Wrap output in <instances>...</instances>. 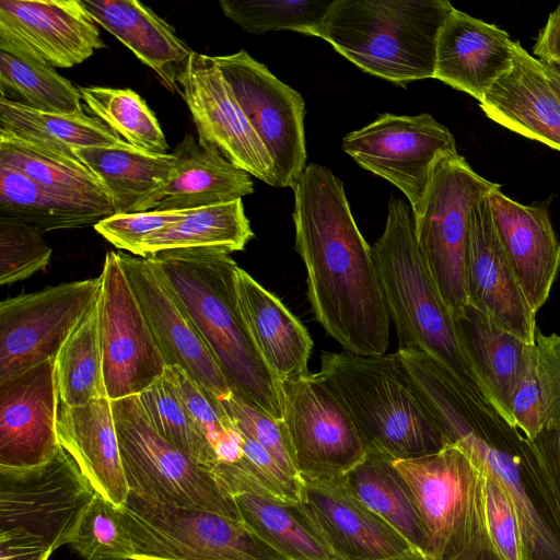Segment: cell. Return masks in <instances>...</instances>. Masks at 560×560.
Listing matches in <instances>:
<instances>
[{"mask_svg": "<svg viewBox=\"0 0 560 560\" xmlns=\"http://www.w3.org/2000/svg\"><path fill=\"white\" fill-rule=\"evenodd\" d=\"M293 192L295 250L316 319L347 352L384 355L389 312L372 247L357 226L342 182L311 163Z\"/></svg>", "mask_w": 560, "mask_h": 560, "instance_id": "obj_1", "label": "cell"}, {"mask_svg": "<svg viewBox=\"0 0 560 560\" xmlns=\"http://www.w3.org/2000/svg\"><path fill=\"white\" fill-rule=\"evenodd\" d=\"M149 258L186 307L232 393L282 420L280 383L262 361L243 317L238 266L230 254L167 250Z\"/></svg>", "mask_w": 560, "mask_h": 560, "instance_id": "obj_2", "label": "cell"}, {"mask_svg": "<svg viewBox=\"0 0 560 560\" xmlns=\"http://www.w3.org/2000/svg\"><path fill=\"white\" fill-rule=\"evenodd\" d=\"M447 0H334L314 36L362 71L406 86L433 79Z\"/></svg>", "mask_w": 560, "mask_h": 560, "instance_id": "obj_3", "label": "cell"}, {"mask_svg": "<svg viewBox=\"0 0 560 560\" xmlns=\"http://www.w3.org/2000/svg\"><path fill=\"white\" fill-rule=\"evenodd\" d=\"M316 375L347 411L366 454L409 460L446 445L394 354L325 352Z\"/></svg>", "mask_w": 560, "mask_h": 560, "instance_id": "obj_4", "label": "cell"}, {"mask_svg": "<svg viewBox=\"0 0 560 560\" xmlns=\"http://www.w3.org/2000/svg\"><path fill=\"white\" fill-rule=\"evenodd\" d=\"M372 252L398 349L428 354L460 383L481 393L452 313L418 246L412 209L402 199L389 198L385 229Z\"/></svg>", "mask_w": 560, "mask_h": 560, "instance_id": "obj_5", "label": "cell"}, {"mask_svg": "<svg viewBox=\"0 0 560 560\" xmlns=\"http://www.w3.org/2000/svg\"><path fill=\"white\" fill-rule=\"evenodd\" d=\"M112 408L129 493L153 503L241 520L234 495L210 469L152 429L137 395L112 400Z\"/></svg>", "mask_w": 560, "mask_h": 560, "instance_id": "obj_6", "label": "cell"}, {"mask_svg": "<svg viewBox=\"0 0 560 560\" xmlns=\"http://www.w3.org/2000/svg\"><path fill=\"white\" fill-rule=\"evenodd\" d=\"M394 465L411 490L428 560H451L487 528L485 478L459 446Z\"/></svg>", "mask_w": 560, "mask_h": 560, "instance_id": "obj_7", "label": "cell"}, {"mask_svg": "<svg viewBox=\"0 0 560 560\" xmlns=\"http://www.w3.org/2000/svg\"><path fill=\"white\" fill-rule=\"evenodd\" d=\"M120 509L132 560H289L241 520L153 503L132 493Z\"/></svg>", "mask_w": 560, "mask_h": 560, "instance_id": "obj_8", "label": "cell"}, {"mask_svg": "<svg viewBox=\"0 0 560 560\" xmlns=\"http://www.w3.org/2000/svg\"><path fill=\"white\" fill-rule=\"evenodd\" d=\"M499 186L478 175L457 151L446 153L436 162L425 197L412 212L418 246L452 316L468 304L465 257L470 212Z\"/></svg>", "mask_w": 560, "mask_h": 560, "instance_id": "obj_9", "label": "cell"}, {"mask_svg": "<svg viewBox=\"0 0 560 560\" xmlns=\"http://www.w3.org/2000/svg\"><path fill=\"white\" fill-rule=\"evenodd\" d=\"M96 492L62 447L38 466L0 468V541L69 545Z\"/></svg>", "mask_w": 560, "mask_h": 560, "instance_id": "obj_10", "label": "cell"}, {"mask_svg": "<svg viewBox=\"0 0 560 560\" xmlns=\"http://www.w3.org/2000/svg\"><path fill=\"white\" fill-rule=\"evenodd\" d=\"M102 276L59 283L0 303V383L49 359L96 304Z\"/></svg>", "mask_w": 560, "mask_h": 560, "instance_id": "obj_11", "label": "cell"}, {"mask_svg": "<svg viewBox=\"0 0 560 560\" xmlns=\"http://www.w3.org/2000/svg\"><path fill=\"white\" fill-rule=\"evenodd\" d=\"M342 150L404 192L412 212L425 197L439 159L457 151L453 133L431 115L389 113L346 135Z\"/></svg>", "mask_w": 560, "mask_h": 560, "instance_id": "obj_12", "label": "cell"}, {"mask_svg": "<svg viewBox=\"0 0 560 560\" xmlns=\"http://www.w3.org/2000/svg\"><path fill=\"white\" fill-rule=\"evenodd\" d=\"M282 423L301 479L345 476L366 455L338 399L316 374L280 382Z\"/></svg>", "mask_w": 560, "mask_h": 560, "instance_id": "obj_13", "label": "cell"}, {"mask_svg": "<svg viewBox=\"0 0 560 560\" xmlns=\"http://www.w3.org/2000/svg\"><path fill=\"white\" fill-rule=\"evenodd\" d=\"M97 300L98 337L107 397L139 395L166 369L158 342L121 268L109 250Z\"/></svg>", "mask_w": 560, "mask_h": 560, "instance_id": "obj_14", "label": "cell"}, {"mask_svg": "<svg viewBox=\"0 0 560 560\" xmlns=\"http://www.w3.org/2000/svg\"><path fill=\"white\" fill-rule=\"evenodd\" d=\"M214 59L269 152L278 188H293L306 167L302 95L244 49Z\"/></svg>", "mask_w": 560, "mask_h": 560, "instance_id": "obj_15", "label": "cell"}, {"mask_svg": "<svg viewBox=\"0 0 560 560\" xmlns=\"http://www.w3.org/2000/svg\"><path fill=\"white\" fill-rule=\"evenodd\" d=\"M177 83L195 121L198 142L250 176L278 187L269 152L214 57L191 51Z\"/></svg>", "mask_w": 560, "mask_h": 560, "instance_id": "obj_16", "label": "cell"}, {"mask_svg": "<svg viewBox=\"0 0 560 560\" xmlns=\"http://www.w3.org/2000/svg\"><path fill=\"white\" fill-rule=\"evenodd\" d=\"M167 366L177 365L211 397L232 390L186 307L159 267L149 258L117 252Z\"/></svg>", "mask_w": 560, "mask_h": 560, "instance_id": "obj_17", "label": "cell"}, {"mask_svg": "<svg viewBox=\"0 0 560 560\" xmlns=\"http://www.w3.org/2000/svg\"><path fill=\"white\" fill-rule=\"evenodd\" d=\"M0 46L54 68H71L105 44L81 0H1Z\"/></svg>", "mask_w": 560, "mask_h": 560, "instance_id": "obj_18", "label": "cell"}, {"mask_svg": "<svg viewBox=\"0 0 560 560\" xmlns=\"http://www.w3.org/2000/svg\"><path fill=\"white\" fill-rule=\"evenodd\" d=\"M300 503L335 560H378L415 548L351 492L343 476L301 479Z\"/></svg>", "mask_w": 560, "mask_h": 560, "instance_id": "obj_19", "label": "cell"}, {"mask_svg": "<svg viewBox=\"0 0 560 560\" xmlns=\"http://www.w3.org/2000/svg\"><path fill=\"white\" fill-rule=\"evenodd\" d=\"M55 359L0 383V468H31L60 450Z\"/></svg>", "mask_w": 560, "mask_h": 560, "instance_id": "obj_20", "label": "cell"}, {"mask_svg": "<svg viewBox=\"0 0 560 560\" xmlns=\"http://www.w3.org/2000/svg\"><path fill=\"white\" fill-rule=\"evenodd\" d=\"M468 304L529 345L536 313L529 306L499 240L487 195L472 208L465 257Z\"/></svg>", "mask_w": 560, "mask_h": 560, "instance_id": "obj_21", "label": "cell"}, {"mask_svg": "<svg viewBox=\"0 0 560 560\" xmlns=\"http://www.w3.org/2000/svg\"><path fill=\"white\" fill-rule=\"evenodd\" d=\"M492 220L515 278L532 310L547 302L560 270V241L544 206L522 205L500 186L488 195Z\"/></svg>", "mask_w": 560, "mask_h": 560, "instance_id": "obj_22", "label": "cell"}, {"mask_svg": "<svg viewBox=\"0 0 560 560\" xmlns=\"http://www.w3.org/2000/svg\"><path fill=\"white\" fill-rule=\"evenodd\" d=\"M479 106L494 122L560 151V96L548 65L518 40L511 68L491 85Z\"/></svg>", "mask_w": 560, "mask_h": 560, "instance_id": "obj_23", "label": "cell"}, {"mask_svg": "<svg viewBox=\"0 0 560 560\" xmlns=\"http://www.w3.org/2000/svg\"><path fill=\"white\" fill-rule=\"evenodd\" d=\"M514 43L497 25L454 9L438 34L433 79L480 102L511 68Z\"/></svg>", "mask_w": 560, "mask_h": 560, "instance_id": "obj_24", "label": "cell"}, {"mask_svg": "<svg viewBox=\"0 0 560 560\" xmlns=\"http://www.w3.org/2000/svg\"><path fill=\"white\" fill-rule=\"evenodd\" d=\"M453 319L483 397L515 425L511 404L530 365L534 345L504 329L470 304L453 315Z\"/></svg>", "mask_w": 560, "mask_h": 560, "instance_id": "obj_25", "label": "cell"}, {"mask_svg": "<svg viewBox=\"0 0 560 560\" xmlns=\"http://www.w3.org/2000/svg\"><path fill=\"white\" fill-rule=\"evenodd\" d=\"M56 431L60 446L77 462L97 492L117 506L129 495L112 400L100 398L70 407L58 399Z\"/></svg>", "mask_w": 560, "mask_h": 560, "instance_id": "obj_26", "label": "cell"}, {"mask_svg": "<svg viewBox=\"0 0 560 560\" xmlns=\"http://www.w3.org/2000/svg\"><path fill=\"white\" fill-rule=\"evenodd\" d=\"M240 307L252 339L269 371L280 382L307 375L313 341L281 300L238 267Z\"/></svg>", "mask_w": 560, "mask_h": 560, "instance_id": "obj_27", "label": "cell"}, {"mask_svg": "<svg viewBox=\"0 0 560 560\" xmlns=\"http://www.w3.org/2000/svg\"><path fill=\"white\" fill-rule=\"evenodd\" d=\"M81 2L95 22L150 67L167 89L180 91L177 78L192 50L172 25L136 0Z\"/></svg>", "mask_w": 560, "mask_h": 560, "instance_id": "obj_28", "label": "cell"}, {"mask_svg": "<svg viewBox=\"0 0 560 560\" xmlns=\"http://www.w3.org/2000/svg\"><path fill=\"white\" fill-rule=\"evenodd\" d=\"M175 174L149 208L191 210L231 202L254 192L250 175L190 135L172 152Z\"/></svg>", "mask_w": 560, "mask_h": 560, "instance_id": "obj_29", "label": "cell"}, {"mask_svg": "<svg viewBox=\"0 0 560 560\" xmlns=\"http://www.w3.org/2000/svg\"><path fill=\"white\" fill-rule=\"evenodd\" d=\"M74 154L100 180L115 214L149 211L175 174L172 153H150L126 141L114 147L79 149Z\"/></svg>", "mask_w": 560, "mask_h": 560, "instance_id": "obj_30", "label": "cell"}, {"mask_svg": "<svg viewBox=\"0 0 560 560\" xmlns=\"http://www.w3.org/2000/svg\"><path fill=\"white\" fill-rule=\"evenodd\" d=\"M0 165L24 174L47 189L114 211L100 180L72 152L0 130Z\"/></svg>", "mask_w": 560, "mask_h": 560, "instance_id": "obj_31", "label": "cell"}, {"mask_svg": "<svg viewBox=\"0 0 560 560\" xmlns=\"http://www.w3.org/2000/svg\"><path fill=\"white\" fill-rule=\"evenodd\" d=\"M115 214L110 209L47 189L24 174L0 165V218L26 223L42 233L94 226Z\"/></svg>", "mask_w": 560, "mask_h": 560, "instance_id": "obj_32", "label": "cell"}, {"mask_svg": "<svg viewBox=\"0 0 560 560\" xmlns=\"http://www.w3.org/2000/svg\"><path fill=\"white\" fill-rule=\"evenodd\" d=\"M242 522L289 560H335L300 502L269 494H234Z\"/></svg>", "mask_w": 560, "mask_h": 560, "instance_id": "obj_33", "label": "cell"}, {"mask_svg": "<svg viewBox=\"0 0 560 560\" xmlns=\"http://www.w3.org/2000/svg\"><path fill=\"white\" fill-rule=\"evenodd\" d=\"M254 237L242 199L191 209L179 221L144 241L137 256L149 257L167 250H243Z\"/></svg>", "mask_w": 560, "mask_h": 560, "instance_id": "obj_34", "label": "cell"}, {"mask_svg": "<svg viewBox=\"0 0 560 560\" xmlns=\"http://www.w3.org/2000/svg\"><path fill=\"white\" fill-rule=\"evenodd\" d=\"M343 478L363 504L423 552L424 534L413 497L394 462L366 454Z\"/></svg>", "mask_w": 560, "mask_h": 560, "instance_id": "obj_35", "label": "cell"}, {"mask_svg": "<svg viewBox=\"0 0 560 560\" xmlns=\"http://www.w3.org/2000/svg\"><path fill=\"white\" fill-rule=\"evenodd\" d=\"M0 130L72 153L79 149L114 147L125 142L95 116L44 112L4 96H0Z\"/></svg>", "mask_w": 560, "mask_h": 560, "instance_id": "obj_36", "label": "cell"}, {"mask_svg": "<svg viewBox=\"0 0 560 560\" xmlns=\"http://www.w3.org/2000/svg\"><path fill=\"white\" fill-rule=\"evenodd\" d=\"M516 428L529 440L560 425V336L537 329L530 365L511 404Z\"/></svg>", "mask_w": 560, "mask_h": 560, "instance_id": "obj_37", "label": "cell"}, {"mask_svg": "<svg viewBox=\"0 0 560 560\" xmlns=\"http://www.w3.org/2000/svg\"><path fill=\"white\" fill-rule=\"evenodd\" d=\"M1 96L28 107L60 114H83L80 89L54 67L0 46Z\"/></svg>", "mask_w": 560, "mask_h": 560, "instance_id": "obj_38", "label": "cell"}, {"mask_svg": "<svg viewBox=\"0 0 560 560\" xmlns=\"http://www.w3.org/2000/svg\"><path fill=\"white\" fill-rule=\"evenodd\" d=\"M55 373L58 399L67 406L79 407L107 397L98 337L97 302L59 350L55 359Z\"/></svg>", "mask_w": 560, "mask_h": 560, "instance_id": "obj_39", "label": "cell"}, {"mask_svg": "<svg viewBox=\"0 0 560 560\" xmlns=\"http://www.w3.org/2000/svg\"><path fill=\"white\" fill-rule=\"evenodd\" d=\"M82 101L95 117L132 147L167 154L168 144L153 112L131 89L81 86Z\"/></svg>", "mask_w": 560, "mask_h": 560, "instance_id": "obj_40", "label": "cell"}, {"mask_svg": "<svg viewBox=\"0 0 560 560\" xmlns=\"http://www.w3.org/2000/svg\"><path fill=\"white\" fill-rule=\"evenodd\" d=\"M137 397L147 420L160 436L212 471L218 457L165 374Z\"/></svg>", "mask_w": 560, "mask_h": 560, "instance_id": "obj_41", "label": "cell"}, {"mask_svg": "<svg viewBox=\"0 0 560 560\" xmlns=\"http://www.w3.org/2000/svg\"><path fill=\"white\" fill-rule=\"evenodd\" d=\"M334 0H221L223 14L249 34L294 31L314 36Z\"/></svg>", "mask_w": 560, "mask_h": 560, "instance_id": "obj_42", "label": "cell"}, {"mask_svg": "<svg viewBox=\"0 0 560 560\" xmlns=\"http://www.w3.org/2000/svg\"><path fill=\"white\" fill-rule=\"evenodd\" d=\"M164 374L172 382L190 418L214 451L218 463L237 459L241 455L240 433L220 401L211 397L177 365L167 366Z\"/></svg>", "mask_w": 560, "mask_h": 560, "instance_id": "obj_43", "label": "cell"}, {"mask_svg": "<svg viewBox=\"0 0 560 560\" xmlns=\"http://www.w3.org/2000/svg\"><path fill=\"white\" fill-rule=\"evenodd\" d=\"M83 560H132L121 509L96 492L69 544Z\"/></svg>", "mask_w": 560, "mask_h": 560, "instance_id": "obj_44", "label": "cell"}, {"mask_svg": "<svg viewBox=\"0 0 560 560\" xmlns=\"http://www.w3.org/2000/svg\"><path fill=\"white\" fill-rule=\"evenodd\" d=\"M52 249L42 232L23 222L0 218V284H12L44 270Z\"/></svg>", "mask_w": 560, "mask_h": 560, "instance_id": "obj_45", "label": "cell"}, {"mask_svg": "<svg viewBox=\"0 0 560 560\" xmlns=\"http://www.w3.org/2000/svg\"><path fill=\"white\" fill-rule=\"evenodd\" d=\"M219 401L240 432L267 451L288 475L301 479L282 420L275 419L234 393Z\"/></svg>", "mask_w": 560, "mask_h": 560, "instance_id": "obj_46", "label": "cell"}, {"mask_svg": "<svg viewBox=\"0 0 560 560\" xmlns=\"http://www.w3.org/2000/svg\"><path fill=\"white\" fill-rule=\"evenodd\" d=\"M481 471L490 538L504 560H524L522 533L514 504L499 481L489 472Z\"/></svg>", "mask_w": 560, "mask_h": 560, "instance_id": "obj_47", "label": "cell"}, {"mask_svg": "<svg viewBox=\"0 0 560 560\" xmlns=\"http://www.w3.org/2000/svg\"><path fill=\"white\" fill-rule=\"evenodd\" d=\"M189 210H151L113 214L94 225L95 231L119 249L138 254L154 233L183 219Z\"/></svg>", "mask_w": 560, "mask_h": 560, "instance_id": "obj_48", "label": "cell"}, {"mask_svg": "<svg viewBox=\"0 0 560 560\" xmlns=\"http://www.w3.org/2000/svg\"><path fill=\"white\" fill-rule=\"evenodd\" d=\"M560 505V425L544 429L533 440Z\"/></svg>", "mask_w": 560, "mask_h": 560, "instance_id": "obj_49", "label": "cell"}, {"mask_svg": "<svg viewBox=\"0 0 560 560\" xmlns=\"http://www.w3.org/2000/svg\"><path fill=\"white\" fill-rule=\"evenodd\" d=\"M533 52L538 59L560 65V4L549 14L546 24L539 30Z\"/></svg>", "mask_w": 560, "mask_h": 560, "instance_id": "obj_50", "label": "cell"}, {"mask_svg": "<svg viewBox=\"0 0 560 560\" xmlns=\"http://www.w3.org/2000/svg\"><path fill=\"white\" fill-rule=\"evenodd\" d=\"M50 548L27 541H0V560H48Z\"/></svg>", "mask_w": 560, "mask_h": 560, "instance_id": "obj_51", "label": "cell"}, {"mask_svg": "<svg viewBox=\"0 0 560 560\" xmlns=\"http://www.w3.org/2000/svg\"><path fill=\"white\" fill-rule=\"evenodd\" d=\"M451 560H504L493 545L488 528L480 530L469 545Z\"/></svg>", "mask_w": 560, "mask_h": 560, "instance_id": "obj_52", "label": "cell"}, {"mask_svg": "<svg viewBox=\"0 0 560 560\" xmlns=\"http://www.w3.org/2000/svg\"><path fill=\"white\" fill-rule=\"evenodd\" d=\"M378 560H428V559L421 550H419L417 548H412L401 555L390 557V558L378 559Z\"/></svg>", "mask_w": 560, "mask_h": 560, "instance_id": "obj_53", "label": "cell"}, {"mask_svg": "<svg viewBox=\"0 0 560 560\" xmlns=\"http://www.w3.org/2000/svg\"><path fill=\"white\" fill-rule=\"evenodd\" d=\"M547 63V62H546ZM551 82L560 96V65L547 63Z\"/></svg>", "mask_w": 560, "mask_h": 560, "instance_id": "obj_54", "label": "cell"}]
</instances>
